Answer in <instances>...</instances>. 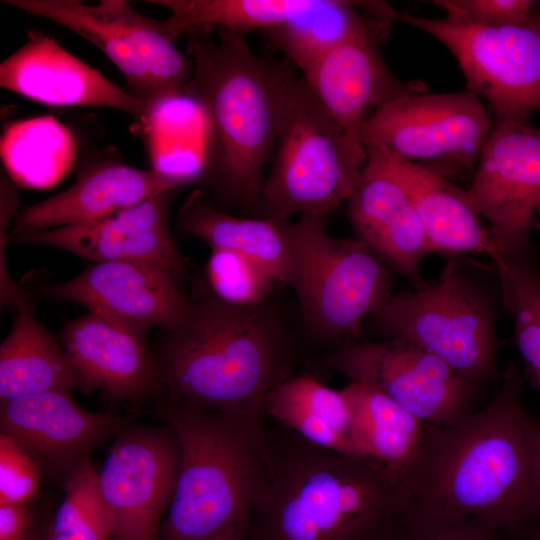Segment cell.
Returning a JSON list of instances; mask_svg holds the SVG:
<instances>
[{
    "mask_svg": "<svg viewBox=\"0 0 540 540\" xmlns=\"http://www.w3.org/2000/svg\"><path fill=\"white\" fill-rule=\"evenodd\" d=\"M520 393V375L511 363L484 407L451 425L424 424L418 455L403 480L407 517L473 518L519 540L534 525L535 418L522 406Z\"/></svg>",
    "mask_w": 540,
    "mask_h": 540,
    "instance_id": "obj_1",
    "label": "cell"
},
{
    "mask_svg": "<svg viewBox=\"0 0 540 540\" xmlns=\"http://www.w3.org/2000/svg\"><path fill=\"white\" fill-rule=\"evenodd\" d=\"M193 64L185 88L208 128L200 182L221 208L260 217V192L279 137L296 67L255 54L241 34L218 28L187 43ZM261 218V217H260Z\"/></svg>",
    "mask_w": 540,
    "mask_h": 540,
    "instance_id": "obj_2",
    "label": "cell"
},
{
    "mask_svg": "<svg viewBox=\"0 0 540 540\" xmlns=\"http://www.w3.org/2000/svg\"><path fill=\"white\" fill-rule=\"evenodd\" d=\"M267 439L272 474L244 540H392L407 518L404 485L376 461L285 428Z\"/></svg>",
    "mask_w": 540,
    "mask_h": 540,
    "instance_id": "obj_3",
    "label": "cell"
},
{
    "mask_svg": "<svg viewBox=\"0 0 540 540\" xmlns=\"http://www.w3.org/2000/svg\"><path fill=\"white\" fill-rule=\"evenodd\" d=\"M164 332L157 363L169 400L261 418L268 394L291 376L293 335L270 300L233 306L205 290Z\"/></svg>",
    "mask_w": 540,
    "mask_h": 540,
    "instance_id": "obj_4",
    "label": "cell"
},
{
    "mask_svg": "<svg viewBox=\"0 0 540 540\" xmlns=\"http://www.w3.org/2000/svg\"><path fill=\"white\" fill-rule=\"evenodd\" d=\"M160 415L177 436L180 466L158 540H226L245 534L272 474L261 418L169 399Z\"/></svg>",
    "mask_w": 540,
    "mask_h": 540,
    "instance_id": "obj_5",
    "label": "cell"
},
{
    "mask_svg": "<svg viewBox=\"0 0 540 540\" xmlns=\"http://www.w3.org/2000/svg\"><path fill=\"white\" fill-rule=\"evenodd\" d=\"M498 273L469 257L451 258L437 279L393 294L365 324L378 339H401L481 385L498 376Z\"/></svg>",
    "mask_w": 540,
    "mask_h": 540,
    "instance_id": "obj_6",
    "label": "cell"
},
{
    "mask_svg": "<svg viewBox=\"0 0 540 540\" xmlns=\"http://www.w3.org/2000/svg\"><path fill=\"white\" fill-rule=\"evenodd\" d=\"M325 218L287 221L288 286L295 291L307 335L336 349L362 339L367 318L393 295V277L360 239L328 233Z\"/></svg>",
    "mask_w": 540,
    "mask_h": 540,
    "instance_id": "obj_7",
    "label": "cell"
},
{
    "mask_svg": "<svg viewBox=\"0 0 540 540\" xmlns=\"http://www.w3.org/2000/svg\"><path fill=\"white\" fill-rule=\"evenodd\" d=\"M366 152L314 97L302 76L293 86L260 192L261 218L327 216L352 195Z\"/></svg>",
    "mask_w": 540,
    "mask_h": 540,
    "instance_id": "obj_8",
    "label": "cell"
},
{
    "mask_svg": "<svg viewBox=\"0 0 540 540\" xmlns=\"http://www.w3.org/2000/svg\"><path fill=\"white\" fill-rule=\"evenodd\" d=\"M29 14L45 17L97 46L123 73L129 92L153 113L168 100L185 95L193 64L127 1L4 0Z\"/></svg>",
    "mask_w": 540,
    "mask_h": 540,
    "instance_id": "obj_9",
    "label": "cell"
},
{
    "mask_svg": "<svg viewBox=\"0 0 540 540\" xmlns=\"http://www.w3.org/2000/svg\"><path fill=\"white\" fill-rule=\"evenodd\" d=\"M441 42L455 57L466 90L485 100L497 119L529 121L540 111V26L480 25L448 17L400 14L399 19Z\"/></svg>",
    "mask_w": 540,
    "mask_h": 540,
    "instance_id": "obj_10",
    "label": "cell"
},
{
    "mask_svg": "<svg viewBox=\"0 0 540 540\" xmlns=\"http://www.w3.org/2000/svg\"><path fill=\"white\" fill-rule=\"evenodd\" d=\"M324 366L381 392L424 424L451 425L470 412L479 385L401 339L364 340L330 351Z\"/></svg>",
    "mask_w": 540,
    "mask_h": 540,
    "instance_id": "obj_11",
    "label": "cell"
},
{
    "mask_svg": "<svg viewBox=\"0 0 540 540\" xmlns=\"http://www.w3.org/2000/svg\"><path fill=\"white\" fill-rule=\"evenodd\" d=\"M491 130L489 113L474 93L416 91L371 115L361 129V142L364 149L416 164H455L473 173Z\"/></svg>",
    "mask_w": 540,
    "mask_h": 540,
    "instance_id": "obj_12",
    "label": "cell"
},
{
    "mask_svg": "<svg viewBox=\"0 0 540 540\" xmlns=\"http://www.w3.org/2000/svg\"><path fill=\"white\" fill-rule=\"evenodd\" d=\"M465 191L487 222L500 259H529L530 233L540 210V127L498 119Z\"/></svg>",
    "mask_w": 540,
    "mask_h": 540,
    "instance_id": "obj_13",
    "label": "cell"
},
{
    "mask_svg": "<svg viewBox=\"0 0 540 540\" xmlns=\"http://www.w3.org/2000/svg\"><path fill=\"white\" fill-rule=\"evenodd\" d=\"M179 466V442L168 424H129L116 436L97 472L113 522V540L159 539Z\"/></svg>",
    "mask_w": 540,
    "mask_h": 540,
    "instance_id": "obj_14",
    "label": "cell"
},
{
    "mask_svg": "<svg viewBox=\"0 0 540 540\" xmlns=\"http://www.w3.org/2000/svg\"><path fill=\"white\" fill-rule=\"evenodd\" d=\"M394 20L375 18L309 65L302 78L326 112L359 149L367 119L393 100L424 91V84L403 82L389 69L381 45Z\"/></svg>",
    "mask_w": 540,
    "mask_h": 540,
    "instance_id": "obj_15",
    "label": "cell"
},
{
    "mask_svg": "<svg viewBox=\"0 0 540 540\" xmlns=\"http://www.w3.org/2000/svg\"><path fill=\"white\" fill-rule=\"evenodd\" d=\"M179 282L162 263L113 260L94 263L77 276L50 286L48 294L146 335L153 328L169 331L187 315L191 300L181 293Z\"/></svg>",
    "mask_w": 540,
    "mask_h": 540,
    "instance_id": "obj_16",
    "label": "cell"
},
{
    "mask_svg": "<svg viewBox=\"0 0 540 540\" xmlns=\"http://www.w3.org/2000/svg\"><path fill=\"white\" fill-rule=\"evenodd\" d=\"M129 424L126 417L82 408L68 392L0 402L1 433L17 441L42 473L63 483L97 447Z\"/></svg>",
    "mask_w": 540,
    "mask_h": 540,
    "instance_id": "obj_17",
    "label": "cell"
},
{
    "mask_svg": "<svg viewBox=\"0 0 540 540\" xmlns=\"http://www.w3.org/2000/svg\"><path fill=\"white\" fill-rule=\"evenodd\" d=\"M177 189H170L110 217L79 225L21 230L9 235L24 245L58 248L94 263L138 259L162 263L179 281L184 261L169 229V211Z\"/></svg>",
    "mask_w": 540,
    "mask_h": 540,
    "instance_id": "obj_18",
    "label": "cell"
},
{
    "mask_svg": "<svg viewBox=\"0 0 540 540\" xmlns=\"http://www.w3.org/2000/svg\"><path fill=\"white\" fill-rule=\"evenodd\" d=\"M0 86L51 106L107 107L141 122L154 114L140 99L60 46L34 31L0 64Z\"/></svg>",
    "mask_w": 540,
    "mask_h": 540,
    "instance_id": "obj_19",
    "label": "cell"
},
{
    "mask_svg": "<svg viewBox=\"0 0 540 540\" xmlns=\"http://www.w3.org/2000/svg\"><path fill=\"white\" fill-rule=\"evenodd\" d=\"M366 163L347 200L348 220L364 242L392 271L421 288V263L431 254L413 203L382 158L365 149Z\"/></svg>",
    "mask_w": 540,
    "mask_h": 540,
    "instance_id": "obj_20",
    "label": "cell"
},
{
    "mask_svg": "<svg viewBox=\"0 0 540 540\" xmlns=\"http://www.w3.org/2000/svg\"><path fill=\"white\" fill-rule=\"evenodd\" d=\"M61 340L84 392L98 389L110 400L141 401L162 388L157 359L145 335L133 329L89 312L70 321Z\"/></svg>",
    "mask_w": 540,
    "mask_h": 540,
    "instance_id": "obj_21",
    "label": "cell"
},
{
    "mask_svg": "<svg viewBox=\"0 0 540 540\" xmlns=\"http://www.w3.org/2000/svg\"><path fill=\"white\" fill-rule=\"evenodd\" d=\"M182 185L179 179L155 170L116 162L96 164L85 169L67 190L20 211L15 230L95 222Z\"/></svg>",
    "mask_w": 540,
    "mask_h": 540,
    "instance_id": "obj_22",
    "label": "cell"
},
{
    "mask_svg": "<svg viewBox=\"0 0 540 540\" xmlns=\"http://www.w3.org/2000/svg\"><path fill=\"white\" fill-rule=\"evenodd\" d=\"M375 151L402 184L423 227L431 254L449 259L486 255L492 264L500 254L489 227L462 189L426 166Z\"/></svg>",
    "mask_w": 540,
    "mask_h": 540,
    "instance_id": "obj_23",
    "label": "cell"
},
{
    "mask_svg": "<svg viewBox=\"0 0 540 540\" xmlns=\"http://www.w3.org/2000/svg\"><path fill=\"white\" fill-rule=\"evenodd\" d=\"M286 223L230 214L205 190L193 191L177 216L178 227L210 249L242 254L265 267L283 285H289L292 266Z\"/></svg>",
    "mask_w": 540,
    "mask_h": 540,
    "instance_id": "obj_24",
    "label": "cell"
},
{
    "mask_svg": "<svg viewBox=\"0 0 540 540\" xmlns=\"http://www.w3.org/2000/svg\"><path fill=\"white\" fill-rule=\"evenodd\" d=\"M263 415L304 440L349 456H363L354 434V413L344 387L308 376H290L266 397Z\"/></svg>",
    "mask_w": 540,
    "mask_h": 540,
    "instance_id": "obj_25",
    "label": "cell"
},
{
    "mask_svg": "<svg viewBox=\"0 0 540 540\" xmlns=\"http://www.w3.org/2000/svg\"><path fill=\"white\" fill-rule=\"evenodd\" d=\"M83 389L72 360L33 315L30 305L17 310L0 346V402L46 392Z\"/></svg>",
    "mask_w": 540,
    "mask_h": 540,
    "instance_id": "obj_26",
    "label": "cell"
},
{
    "mask_svg": "<svg viewBox=\"0 0 540 540\" xmlns=\"http://www.w3.org/2000/svg\"><path fill=\"white\" fill-rule=\"evenodd\" d=\"M354 413V434L364 457L403 480L422 441L424 423L376 389L349 382L344 387Z\"/></svg>",
    "mask_w": 540,
    "mask_h": 540,
    "instance_id": "obj_27",
    "label": "cell"
},
{
    "mask_svg": "<svg viewBox=\"0 0 540 540\" xmlns=\"http://www.w3.org/2000/svg\"><path fill=\"white\" fill-rule=\"evenodd\" d=\"M0 152L14 183L29 189H49L72 168L77 141L67 126L46 115L7 125L1 136Z\"/></svg>",
    "mask_w": 540,
    "mask_h": 540,
    "instance_id": "obj_28",
    "label": "cell"
},
{
    "mask_svg": "<svg viewBox=\"0 0 540 540\" xmlns=\"http://www.w3.org/2000/svg\"><path fill=\"white\" fill-rule=\"evenodd\" d=\"M380 1L321 0L314 9L267 31L271 43L303 72L325 52L375 18L398 20Z\"/></svg>",
    "mask_w": 540,
    "mask_h": 540,
    "instance_id": "obj_29",
    "label": "cell"
},
{
    "mask_svg": "<svg viewBox=\"0 0 540 540\" xmlns=\"http://www.w3.org/2000/svg\"><path fill=\"white\" fill-rule=\"evenodd\" d=\"M171 15L157 20L160 32L171 42L199 28H222L241 34L265 32L302 15L321 0H149Z\"/></svg>",
    "mask_w": 540,
    "mask_h": 540,
    "instance_id": "obj_30",
    "label": "cell"
},
{
    "mask_svg": "<svg viewBox=\"0 0 540 540\" xmlns=\"http://www.w3.org/2000/svg\"><path fill=\"white\" fill-rule=\"evenodd\" d=\"M498 273L503 308L514 320L513 342L526 375L540 392V271L529 259L501 258Z\"/></svg>",
    "mask_w": 540,
    "mask_h": 540,
    "instance_id": "obj_31",
    "label": "cell"
},
{
    "mask_svg": "<svg viewBox=\"0 0 540 540\" xmlns=\"http://www.w3.org/2000/svg\"><path fill=\"white\" fill-rule=\"evenodd\" d=\"M64 491L49 520L48 540H113L112 518L90 460L67 478Z\"/></svg>",
    "mask_w": 540,
    "mask_h": 540,
    "instance_id": "obj_32",
    "label": "cell"
},
{
    "mask_svg": "<svg viewBox=\"0 0 540 540\" xmlns=\"http://www.w3.org/2000/svg\"><path fill=\"white\" fill-rule=\"evenodd\" d=\"M205 265L208 290L233 306H254L269 300L274 276L258 262L233 251L210 249Z\"/></svg>",
    "mask_w": 540,
    "mask_h": 540,
    "instance_id": "obj_33",
    "label": "cell"
},
{
    "mask_svg": "<svg viewBox=\"0 0 540 540\" xmlns=\"http://www.w3.org/2000/svg\"><path fill=\"white\" fill-rule=\"evenodd\" d=\"M42 471L12 437L0 432V504L30 505L37 496Z\"/></svg>",
    "mask_w": 540,
    "mask_h": 540,
    "instance_id": "obj_34",
    "label": "cell"
},
{
    "mask_svg": "<svg viewBox=\"0 0 540 540\" xmlns=\"http://www.w3.org/2000/svg\"><path fill=\"white\" fill-rule=\"evenodd\" d=\"M517 538L468 517H407L392 540H515ZM519 540V539H518Z\"/></svg>",
    "mask_w": 540,
    "mask_h": 540,
    "instance_id": "obj_35",
    "label": "cell"
},
{
    "mask_svg": "<svg viewBox=\"0 0 540 540\" xmlns=\"http://www.w3.org/2000/svg\"><path fill=\"white\" fill-rule=\"evenodd\" d=\"M445 17L480 25L525 24L532 20L531 0H435Z\"/></svg>",
    "mask_w": 540,
    "mask_h": 540,
    "instance_id": "obj_36",
    "label": "cell"
},
{
    "mask_svg": "<svg viewBox=\"0 0 540 540\" xmlns=\"http://www.w3.org/2000/svg\"><path fill=\"white\" fill-rule=\"evenodd\" d=\"M34 522L29 505L0 504V540H25Z\"/></svg>",
    "mask_w": 540,
    "mask_h": 540,
    "instance_id": "obj_37",
    "label": "cell"
},
{
    "mask_svg": "<svg viewBox=\"0 0 540 540\" xmlns=\"http://www.w3.org/2000/svg\"><path fill=\"white\" fill-rule=\"evenodd\" d=\"M531 503L534 524L540 525V422L536 419L532 432Z\"/></svg>",
    "mask_w": 540,
    "mask_h": 540,
    "instance_id": "obj_38",
    "label": "cell"
},
{
    "mask_svg": "<svg viewBox=\"0 0 540 540\" xmlns=\"http://www.w3.org/2000/svg\"><path fill=\"white\" fill-rule=\"evenodd\" d=\"M48 521H36L25 540H48Z\"/></svg>",
    "mask_w": 540,
    "mask_h": 540,
    "instance_id": "obj_39",
    "label": "cell"
},
{
    "mask_svg": "<svg viewBox=\"0 0 540 540\" xmlns=\"http://www.w3.org/2000/svg\"><path fill=\"white\" fill-rule=\"evenodd\" d=\"M520 540H540V525L534 524L530 526Z\"/></svg>",
    "mask_w": 540,
    "mask_h": 540,
    "instance_id": "obj_40",
    "label": "cell"
},
{
    "mask_svg": "<svg viewBox=\"0 0 540 540\" xmlns=\"http://www.w3.org/2000/svg\"><path fill=\"white\" fill-rule=\"evenodd\" d=\"M532 227H533V230H537L538 232H540V210L535 216Z\"/></svg>",
    "mask_w": 540,
    "mask_h": 540,
    "instance_id": "obj_41",
    "label": "cell"
},
{
    "mask_svg": "<svg viewBox=\"0 0 540 540\" xmlns=\"http://www.w3.org/2000/svg\"><path fill=\"white\" fill-rule=\"evenodd\" d=\"M245 534H237L235 536H232L226 540H244Z\"/></svg>",
    "mask_w": 540,
    "mask_h": 540,
    "instance_id": "obj_42",
    "label": "cell"
}]
</instances>
